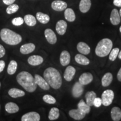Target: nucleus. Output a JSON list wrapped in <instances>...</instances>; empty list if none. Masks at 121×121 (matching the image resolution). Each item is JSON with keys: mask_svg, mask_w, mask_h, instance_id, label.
Instances as JSON below:
<instances>
[{"mask_svg": "<svg viewBox=\"0 0 121 121\" xmlns=\"http://www.w3.org/2000/svg\"><path fill=\"white\" fill-rule=\"evenodd\" d=\"M44 78L54 89H58L62 84V79L60 72L53 67H48L43 73Z\"/></svg>", "mask_w": 121, "mask_h": 121, "instance_id": "f257e3e1", "label": "nucleus"}, {"mask_svg": "<svg viewBox=\"0 0 121 121\" xmlns=\"http://www.w3.org/2000/svg\"><path fill=\"white\" fill-rule=\"evenodd\" d=\"M16 80L20 85L29 93H33L37 89V85L35 82L34 78L28 72H20L16 76Z\"/></svg>", "mask_w": 121, "mask_h": 121, "instance_id": "f03ea898", "label": "nucleus"}, {"mask_svg": "<svg viewBox=\"0 0 121 121\" xmlns=\"http://www.w3.org/2000/svg\"><path fill=\"white\" fill-rule=\"evenodd\" d=\"M0 37L3 42L11 45H17L22 41L20 35L7 28H4L1 30Z\"/></svg>", "mask_w": 121, "mask_h": 121, "instance_id": "7ed1b4c3", "label": "nucleus"}, {"mask_svg": "<svg viewBox=\"0 0 121 121\" xmlns=\"http://www.w3.org/2000/svg\"><path fill=\"white\" fill-rule=\"evenodd\" d=\"M113 47V42L108 38H104L99 42L95 49L96 55L100 57L108 56Z\"/></svg>", "mask_w": 121, "mask_h": 121, "instance_id": "20e7f679", "label": "nucleus"}, {"mask_svg": "<svg viewBox=\"0 0 121 121\" xmlns=\"http://www.w3.org/2000/svg\"><path fill=\"white\" fill-rule=\"evenodd\" d=\"M114 98V94L113 91L108 89L103 91L102 94V104L105 107L110 105L112 103L113 99Z\"/></svg>", "mask_w": 121, "mask_h": 121, "instance_id": "39448f33", "label": "nucleus"}, {"mask_svg": "<svg viewBox=\"0 0 121 121\" xmlns=\"http://www.w3.org/2000/svg\"><path fill=\"white\" fill-rule=\"evenodd\" d=\"M34 80L36 84L38 85L42 89H43L44 90H49V85L48 84L46 80L43 78H42L41 76L38 75V74H35L34 76Z\"/></svg>", "mask_w": 121, "mask_h": 121, "instance_id": "423d86ee", "label": "nucleus"}, {"mask_svg": "<svg viewBox=\"0 0 121 121\" xmlns=\"http://www.w3.org/2000/svg\"><path fill=\"white\" fill-rule=\"evenodd\" d=\"M84 90V85L80 84L79 82H76L72 87V94L73 97L79 98L82 95Z\"/></svg>", "mask_w": 121, "mask_h": 121, "instance_id": "0eeeda50", "label": "nucleus"}, {"mask_svg": "<svg viewBox=\"0 0 121 121\" xmlns=\"http://www.w3.org/2000/svg\"><path fill=\"white\" fill-rule=\"evenodd\" d=\"M69 116L72 118L76 121H81L84 119L86 116V114L79 109H71L69 112Z\"/></svg>", "mask_w": 121, "mask_h": 121, "instance_id": "6e6552de", "label": "nucleus"}, {"mask_svg": "<svg viewBox=\"0 0 121 121\" xmlns=\"http://www.w3.org/2000/svg\"><path fill=\"white\" fill-rule=\"evenodd\" d=\"M40 116L35 112H30L24 114L22 117V121H39Z\"/></svg>", "mask_w": 121, "mask_h": 121, "instance_id": "1a4fd4ad", "label": "nucleus"}, {"mask_svg": "<svg viewBox=\"0 0 121 121\" xmlns=\"http://www.w3.org/2000/svg\"><path fill=\"white\" fill-rule=\"evenodd\" d=\"M51 7L54 11H62L67 9V4L65 1H60V0H55L52 2L51 4Z\"/></svg>", "mask_w": 121, "mask_h": 121, "instance_id": "9d476101", "label": "nucleus"}, {"mask_svg": "<svg viewBox=\"0 0 121 121\" xmlns=\"http://www.w3.org/2000/svg\"><path fill=\"white\" fill-rule=\"evenodd\" d=\"M44 35L47 42L51 44L56 43L57 38L55 33L51 29H47L44 31Z\"/></svg>", "mask_w": 121, "mask_h": 121, "instance_id": "9b49d317", "label": "nucleus"}, {"mask_svg": "<svg viewBox=\"0 0 121 121\" xmlns=\"http://www.w3.org/2000/svg\"><path fill=\"white\" fill-rule=\"evenodd\" d=\"M93 80V76L90 72H84L80 76L78 82L83 85H86L92 82Z\"/></svg>", "mask_w": 121, "mask_h": 121, "instance_id": "f8f14e48", "label": "nucleus"}, {"mask_svg": "<svg viewBox=\"0 0 121 121\" xmlns=\"http://www.w3.org/2000/svg\"><path fill=\"white\" fill-rule=\"evenodd\" d=\"M76 73V69L73 66H67L63 74V77L66 81L69 82L73 79L74 76Z\"/></svg>", "mask_w": 121, "mask_h": 121, "instance_id": "ddd939ff", "label": "nucleus"}, {"mask_svg": "<svg viewBox=\"0 0 121 121\" xmlns=\"http://www.w3.org/2000/svg\"><path fill=\"white\" fill-rule=\"evenodd\" d=\"M67 28V24L65 20H60L57 22L56 26V30L59 35H64L66 32Z\"/></svg>", "mask_w": 121, "mask_h": 121, "instance_id": "4468645a", "label": "nucleus"}, {"mask_svg": "<svg viewBox=\"0 0 121 121\" xmlns=\"http://www.w3.org/2000/svg\"><path fill=\"white\" fill-rule=\"evenodd\" d=\"M71 56L69 53L67 51H63L60 54V60L62 66H66L70 63Z\"/></svg>", "mask_w": 121, "mask_h": 121, "instance_id": "2eb2a0df", "label": "nucleus"}, {"mask_svg": "<svg viewBox=\"0 0 121 121\" xmlns=\"http://www.w3.org/2000/svg\"><path fill=\"white\" fill-rule=\"evenodd\" d=\"M110 21L113 25H117L121 22V16L119 12L116 9H114L110 13Z\"/></svg>", "mask_w": 121, "mask_h": 121, "instance_id": "dca6fc26", "label": "nucleus"}, {"mask_svg": "<svg viewBox=\"0 0 121 121\" xmlns=\"http://www.w3.org/2000/svg\"><path fill=\"white\" fill-rule=\"evenodd\" d=\"M28 62L31 66H38L43 62V58L40 56L33 55L29 57Z\"/></svg>", "mask_w": 121, "mask_h": 121, "instance_id": "f3484780", "label": "nucleus"}, {"mask_svg": "<svg viewBox=\"0 0 121 121\" xmlns=\"http://www.w3.org/2000/svg\"><path fill=\"white\" fill-rule=\"evenodd\" d=\"M77 49L80 53L87 55L90 52V47L85 42H79L77 45Z\"/></svg>", "mask_w": 121, "mask_h": 121, "instance_id": "a211bd4d", "label": "nucleus"}, {"mask_svg": "<svg viewBox=\"0 0 121 121\" xmlns=\"http://www.w3.org/2000/svg\"><path fill=\"white\" fill-rule=\"evenodd\" d=\"M35 49V45L33 43H27L22 45L20 49L21 53L28 54L33 52Z\"/></svg>", "mask_w": 121, "mask_h": 121, "instance_id": "6ab92c4d", "label": "nucleus"}, {"mask_svg": "<svg viewBox=\"0 0 121 121\" xmlns=\"http://www.w3.org/2000/svg\"><path fill=\"white\" fill-rule=\"evenodd\" d=\"M91 6V0H81L79 4L80 11L82 13H86L90 9Z\"/></svg>", "mask_w": 121, "mask_h": 121, "instance_id": "aec40b11", "label": "nucleus"}, {"mask_svg": "<svg viewBox=\"0 0 121 121\" xmlns=\"http://www.w3.org/2000/svg\"><path fill=\"white\" fill-rule=\"evenodd\" d=\"M110 114L113 121H119L121 119V109L119 107H114L112 108Z\"/></svg>", "mask_w": 121, "mask_h": 121, "instance_id": "412c9836", "label": "nucleus"}, {"mask_svg": "<svg viewBox=\"0 0 121 121\" xmlns=\"http://www.w3.org/2000/svg\"><path fill=\"white\" fill-rule=\"evenodd\" d=\"M5 110L7 113L13 114L17 113L19 110V107L16 104L13 102H9L6 104Z\"/></svg>", "mask_w": 121, "mask_h": 121, "instance_id": "4be33fe9", "label": "nucleus"}, {"mask_svg": "<svg viewBox=\"0 0 121 121\" xmlns=\"http://www.w3.org/2000/svg\"><path fill=\"white\" fill-rule=\"evenodd\" d=\"M113 81V75L110 72L104 74L102 78V85L103 87H107L110 85Z\"/></svg>", "mask_w": 121, "mask_h": 121, "instance_id": "5701e85b", "label": "nucleus"}, {"mask_svg": "<svg viewBox=\"0 0 121 121\" xmlns=\"http://www.w3.org/2000/svg\"><path fill=\"white\" fill-rule=\"evenodd\" d=\"M65 17L66 20L69 22H73L76 19V15L75 12L72 9L68 8L65 9Z\"/></svg>", "mask_w": 121, "mask_h": 121, "instance_id": "b1692460", "label": "nucleus"}, {"mask_svg": "<svg viewBox=\"0 0 121 121\" xmlns=\"http://www.w3.org/2000/svg\"><path fill=\"white\" fill-rule=\"evenodd\" d=\"M75 60L78 64L86 66L90 63V60L82 54H78L75 56Z\"/></svg>", "mask_w": 121, "mask_h": 121, "instance_id": "393cba45", "label": "nucleus"}, {"mask_svg": "<svg viewBox=\"0 0 121 121\" xmlns=\"http://www.w3.org/2000/svg\"><path fill=\"white\" fill-rule=\"evenodd\" d=\"M8 93L11 97L13 98L22 97L25 94V92L23 91L16 88H12L10 89Z\"/></svg>", "mask_w": 121, "mask_h": 121, "instance_id": "a878e982", "label": "nucleus"}, {"mask_svg": "<svg viewBox=\"0 0 121 121\" xmlns=\"http://www.w3.org/2000/svg\"><path fill=\"white\" fill-rule=\"evenodd\" d=\"M96 97V94L93 91H90L87 92L85 94V99L86 101V104L89 106L92 107L94 105V101Z\"/></svg>", "mask_w": 121, "mask_h": 121, "instance_id": "bb28decb", "label": "nucleus"}, {"mask_svg": "<svg viewBox=\"0 0 121 121\" xmlns=\"http://www.w3.org/2000/svg\"><path fill=\"white\" fill-rule=\"evenodd\" d=\"M36 17L40 23L43 24H47L50 20V17L49 15L42 13L41 12H38L37 13Z\"/></svg>", "mask_w": 121, "mask_h": 121, "instance_id": "cd10ccee", "label": "nucleus"}, {"mask_svg": "<svg viewBox=\"0 0 121 121\" xmlns=\"http://www.w3.org/2000/svg\"><path fill=\"white\" fill-rule=\"evenodd\" d=\"M60 117V110L58 108L53 107L49 110L48 118L51 121L56 120Z\"/></svg>", "mask_w": 121, "mask_h": 121, "instance_id": "c85d7f7f", "label": "nucleus"}, {"mask_svg": "<svg viewBox=\"0 0 121 121\" xmlns=\"http://www.w3.org/2000/svg\"><path fill=\"white\" fill-rule=\"evenodd\" d=\"M24 20L27 25L29 26H34L37 24L36 18L33 15L28 14L24 16Z\"/></svg>", "mask_w": 121, "mask_h": 121, "instance_id": "c756f323", "label": "nucleus"}, {"mask_svg": "<svg viewBox=\"0 0 121 121\" xmlns=\"http://www.w3.org/2000/svg\"><path fill=\"white\" fill-rule=\"evenodd\" d=\"M78 108L79 109L84 112L86 114H88L90 113L91 110V107L89 106L88 104L86 103L83 100H81L78 104Z\"/></svg>", "mask_w": 121, "mask_h": 121, "instance_id": "7c9ffc66", "label": "nucleus"}, {"mask_svg": "<svg viewBox=\"0 0 121 121\" xmlns=\"http://www.w3.org/2000/svg\"><path fill=\"white\" fill-rule=\"evenodd\" d=\"M17 68V63L14 60L10 61L7 67V73L9 75H13L16 71Z\"/></svg>", "mask_w": 121, "mask_h": 121, "instance_id": "2f4dec72", "label": "nucleus"}, {"mask_svg": "<svg viewBox=\"0 0 121 121\" xmlns=\"http://www.w3.org/2000/svg\"><path fill=\"white\" fill-rule=\"evenodd\" d=\"M119 52V49L118 48H114L113 49H112L111 51L109 53V59L111 61H114L117 58V57L118 55Z\"/></svg>", "mask_w": 121, "mask_h": 121, "instance_id": "473e14b6", "label": "nucleus"}, {"mask_svg": "<svg viewBox=\"0 0 121 121\" xmlns=\"http://www.w3.org/2000/svg\"><path fill=\"white\" fill-rule=\"evenodd\" d=\"M19 9V6L17 4H11L9 5V6L6 9V13L9 15L12 14V13H15L16 12H17Z\"/></svg>", "mask_w": 121, "mask_h": 121, "instance_id": "72a5a7b5", "label": "nucleus"}, {"mask_svg": "<svg viewBox=\"0 0 121 121\" xmlns=\"http://www.w3.org/2000/svg\"><path fill=\"white\" fill-rule=\"evenodd\" d=\"M43 100L45 103L49 104H53L56 103V100L53 96H52L51 95H45L43 97Z\"/></svg>", "mask_w": 121, "mask_h": 121, "instance_id": "f704fd0d", "label": "nucleus"}, {"mask_svg": "<svg viewBox=\"0 0 121 121\" xmlns=\"http://www.w3.org/2000/svg\"><path fill=\"white\" fill-rule=\"evenodd\" d=\"M24 19L21 17H15L12 20V24L15 26H20L24 23Z\"/></svg>", "mask_w": 121, "mask_h": 121, "instance_id": "c9c22d12", "label": "nucleus"}, {"mask_svg": "<svg viewBox=\"0 0 121 121\" xmlns=\"http://www.w3.org/2000/svg\"><path fill=\"white\" fill-rule=\"evenodd\" d=\"M102 104V99L100 98L96 97L94 101V105L96 108H99Z\"/></svg>", "mask_w": 121, "mask_h": 121, "instance_id": "e433bc0d", "label": "nucleus"}, {"mask_svg": "<svg viewBox=\"0 0 121 121\" xmlns=\"http://www.w3.org/2000/svg\"><path fill=\"white\" fill-rule=\"evenodd\" d=\"M6 51L2 45L0 44V58H2L5 55Z\"/></svg>", "mask_w": 121, "mask_h": 121, "instance_id": "4c0bfd02", "label": "nucleus"}, {"mask_svg": "<svg viewBox=\"0 0 121 121\" xmlns=\"http://www.w3.org/2000/svg\"><path fill=\"white\" fill-rule=\"evenodd\" d=\"M4 67H5V63L3 60H0V73L4 71Z\"/></svg>", "mask_w": 121, "mask_h": 121, "instance_id": "58836bf2", "label": "nucleus"}, {"mask_svg": "<svg viewBox=\"0 0 121 121\" xmlns=\"http://www.w3.org/2000/svg\"><path fill=\"white\" fill-rule=\"evenodd\" d=\"M113 4L117 7H121V0H113Z\"/></svg>", "mask_w": 121, "mask_h": 121, "instance_id": "ea45409f", "label": "nucleus"}, {"mask_svg": "<svg viewBox=\"0 0 121 121\" xmlns=\"http://www.w3.org/2000/svg\"><path fill=\"white\" fill-rule=\"evenodd\" d=\"M16 0H3V2L5 4H7V5H10V4H13V2Z\"/></svg>", "mask_w": 121, "mask_h": 121, "instance_id": "a19ab883", "label": "nucleus"}, {"mask_svg": "<svg viewBox=\"0 0 121 121\" xmlns=\"http://www.w3.org/2000/svg\"><path fill=\"white\" fill-rule=\"evenodd\" d=\"M117 77L118 80L119 81H120V82H121V69H119V71L118 72Z\"/></svg>", "mask_w": 121, "mask_h": 121, "instance_id": "79ce46f5", "label": "nucleus"}, {"mask_svg": "<svg viewBox=\"0 0 121 121\" xmlns=\"http://www.w3.org/2000/svg\"><path fill=\"white\" fill-rule=\"evenodd\" d=\"M118 58L121 60V51H119V53H118Z\"/></svg>", "mask_w": 121, "mask_h": 121, "instance_id": "37998d69", "label": "nucleus"}, {"mask_svg": "<svg viewBox=\"0 0 121 121\" xmlns=\"http://www.w3.org/2000/svg\"><path fill=\"white\" fill-rule=\"evenodd\" d=\"M119 15H120V16H121V9H120V10H119Z\"/></svg>", "mask_w": 121, "mask_h": 121, "instance_id": "c03bdc74", "label": "nucleus"}, {"mask_svg": "<svg viewBox=\"0 0 121 121\" xmlns=\"http://www.w3.org/2000/svg\"><path fill=\"white\" fill-rule=\"evenodd\" d=\"M119 31H120V32L121 33V26L120 28H119Z\"/></svg>", "mask_w": 121, "mask_h": 121, "instance_id": "a18cd8bd", "label": "nucleus"}, {"mask_svg": "<svg viewBox=\"0 0 121 121\" xmlns=\"http://www.w3.org/2000/svg\"><path fill=\"white\" fill-rule=\"evenodd\" d=\"M0 86H1V83H0Z\"/></svg>", "mask_w": 121, "mask_h": 121, "instance_id": "49530a36", "label": "nucleus"}]
</instances>
